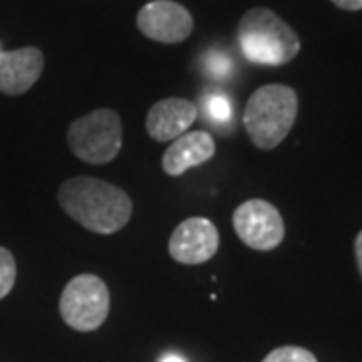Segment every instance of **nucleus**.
I'll use <instances>...</instances> for the list:
<instances>
[{"instance_id": "nucleus-1", "label": "nucleus", "mask_w": 362, "mask_h": 362, "mask_svg": "<svg viewBox=\"0 0 362 362\" xmlns=\"http://www.w3.org/2000/svg\"><path fill=\"white\" fill-rule=\"evenodd\" d=\"M57 197L59 206L71 220L101 235L123 230L133 216L129 194L97 177H71L59 187Z\"/></svg>"}, {"instance_id": "nucleus-2", "label": "nucleus", "mask_w": 362, "mask_h": 362, "mask_svg": "<svg viewBox=\"0 0 362 362\" xmlns=\"http://www.w3.org/2000/svg\"><path fill=\"white\" fill-rule=\"evenodd\" d=\"M238 45L252 65L262 66L288 65L300 52V39L294 28L264 6L250 8L240 18Z\"/></svg>"}, {"instance_id": "nucleus-3", "label": "nucleus", "mask_w": 362, "mask_h": 362, "mask_svg": "<svg viewBox=\"0 0 362 362\" xmlns=\"http://www.w3.org/2000/svg\"><path fill=\"white\" fill-rule=\"evenodd\" d=\"M298 117V95L288 85H264L247 99L244 127L250 141L262 151L276 149L288 137Z\"/></svg>"}, {"instance_id": "nucleus-4", "label": "nucleus", "mask_w": 362, "mask_h": 362, "mask_svg": "<svg viewBox=\"0 0 362 362\" xmlns=\"http://www.w3.org/2000/svg\"><path fill=\"white\" fill-rule=\"evenodd\" d=\"M66 143L73 156L89 165L111 163L123 145L121 117L113 109H95L78 117L69 127Z\"/></svg>"}, {"instance_id": "nucleus-5", "label": "nucleus", "mask_w": 362, "mask_h": 362, "mask_svg": "<svg viewBox=\"0 0 362 362\" xmlns=\"http://www.w3.org/2000/svg\"><path fill=\"white\" fill-rule=\"evenodd\" d=\"M61 318L77 332L101 328L111 310V294L103 280L95 274H78L65 286L59 300Z\"/></svg>"}, {"instance_id": "nucleus-6", "label": "nucleus", "mask_w": 362, "mask_h": 362, "mask_svg": "<svg viewBox=\"0 0 362 362\" xmlns=\"http://www.w3.org/2000/svg\"><path fill=\"white\" fill-rule=\"evenodd\" d=\"M233 230L240 242L258 252H270L282 244L284 220L278 207L266 199H247L233 211Z\"/></svg>"}, {"instance_id": "nucleus-7", "label": "nucleus", "mask_w": 362, "mask_h": 362, "mask_svg": "<svg viewBox=\"0 0 362 362\" xmlns=\"http://www.w3.org/2000/svg\"><path fill=\"white\" fill-rule=\"evenodd\" d=\"M137 28L156 42L177 45L194 33V16L180 2L151 0L137 14Z\"/></svg>"}, {"instance_id": "nucleus-8", "label": "nucleus", "mask_w": 362, "mask_h": 362, "mask_svg": "<svg viewBox=\"0 0 362 362\" xmlns=\"http://www.w3.org/2000/svg\"><path fill=\"white\" fill-rule=\"evenodd\" d=\"M220 247V232L206 218H187L173 230L169 238V256L185 264H206L216 256Z\"/></svg>"}, {"instance_id": "nucleus-9", "label": "nucleus", "mask_w": 362, "mask_h": 362, "mask_svg": "<svg viewBox=\"0 0 362 362\" xmlns=\"http://www.w3.org/2000/svg\"><path fill=\"white\" fill-rule=\"evenodd\" d=\"M197 119V105L189 99L168 97L157 101L145 119L147 135L159 143H171L187 133Z\"/></svg>"}, {"instance_id": "nucleus-10", "label": "nucleus", "mask_w": 362, "mask_h": 362, "mask_svg": "<svg viewBox=\"0 0 362 362\" xmlns=\"http://www.w3.org/2000/svg\"><path fill=\"white\" fill-rule=\"evenodd\" d=\"M45 69V54L37 47L0 51V93L8 97L25 95L35 87Z\"/></svg>"}, {"instance_id": "nucleus-11", "label": "nucleus", "mask_w": 362, "mask_h": 362, "mask_svg": "<svg viewBox=\"0 0 362 362\" xmlns=\"http://www.w3.org/2000/svg\"><path fill=\"white\" fill-rule=\"evenodd\" d=\"M216 156V141L211 133L199 131H187L173 139L161 157V168L169 177H180L187 169L197 168L207 163Z\"/></svg>"}, {"instance_id": "nucleus-12", "label": "nucleus", "mask_w": 362, "mask_h": 362, "mask_svg": "<svg viewBox=\"0 0 362 362\" xmlns=\"http://www.w3.org/2000/svg\"><path fill=\"white\" fill-rule=\"evenodd\" d=\"M204 111H206L209 121H216L220 125H226L228 121H232V101L226 95H221V93H214V95L206 97Z\"/></svg>"}, {"instance_id": "nucleus-13", "label": "nucleus", "mask_w": 362, "mask_h": 362, "mask_svg": "<svg viewBox=\"0 0 362 362\" xmlns=\"http://www.w3.org/2000/svg\"><path fill=\"white\" fill-rule=\"evenodd\" d=\"M16 282V259L13 252L0 246V300L13 292Z\"/></svg>"}, {"instance_id": "nucleus-14", "label": "nucleus", "mask_w": 362, "mask_h": 362, "mask_svg": "<svg viewBox=\"0 0 362 362\" xmlns=\"http://www.w3.org/2000/svg\"><path fill=\"white\" fill-rule=\"evenodd\" d=\"M262 362H318L310 350L302 346H280L272 350Z\"/></svg>"}, {"instance_id": "nucleus-15", "label": "nucleus", "mask_w": 362, "mask_h": 362, "mask_svg": "<svg viewBox=\"0 0 362 362\" xmlns=\"http://www.w3.org/2000/svg\"><path fill=\"white\" fill-rule=\"evenodd\" d=\"M206 71L216 78H226L232 71V61L218 51H211L206 59Z\"/></svg>"}, {"instance_id": "nucleus-16", "label": "nucleus", "mask_w": 362, "mask_h": 362, "mask_svg": "<svg viewBox=\"0 0 362 362\" xmlns=\"http://www.w3.org/2000/svg\"><path fill=\"white\" fill-rule=\"evenodd\" d=\"M332 4L342 11H349V13L362 11V0H332Z\"/></svg>"}, {"instance_id": "nucleus-17", "label": "nucleus", "mask_w": 362, "mask_h": 362, "mask_svg": "<svg viewBox=\"0 0 362 362\" xmlns=\"http://www.w3.org/2000/svg\"><path fill=\"white\" fill-rule=\"evenodd\" d=\"M354 254H356V264H358V272L362 276V232L354 240Z\"/></svg>"}, {"instance_id": "nucleus-18", "label": "nucleus", "mask_w": 362, "mask_h": 362, "mask_svg": "<svg viewBox=\"0 0 362 362\" xmlns=\"http://www.w3.org/2000/svg\"><path fill=\"white\" fill-rule=\"evenodd\" d=\"M161 362H185L181 356H177V354H168V356H163L161 358Z\"/></svg>"}]
</instances>
